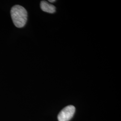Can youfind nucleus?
<instances>
[{"label": "nucleus", "mask_w": 121, "mask_h": 121, "mask_svg": "<svg viewBox=\"0 0 121 121\" xmlns=\"http://www.w3.org/2000/svg\"><path fill=\"white\" fill-rule=\"evenodd\" d=\"M48 1H49V2H55L56 0H48Z\"/></svg>", "instance_id": "4"}, {"label": "nucleus", "mask_w": 121, "mask_h": 121, "mask_svg": "<svg viewBox=\"0 0 121 121\" xmlns=\"http://www.w3.org/2000/svg\"><path fill=\"white\" fill-rule=\"evenodd\" d=\"M40 7L42 10L47 13H53L56 12L55 6L45 0H42L40 2Z\"/></svg>", "instance_id": "3"}, {"label": "nucleus", "mask_w": 121, "mask_h": 121, "mask_svg": "<svg viewBox=\"0 0 121 121\" xmlns=\"http://www.w3.org/2000/svg\"><path fill=\"white\" fill-rule=\"evenodd\" d=\"M75 108L73 105H68L63 108L59 113L57 118L59 121H69L73 116Z\"/></svg>", "instance_id": "2"}, {"label": "nucleus", "mask_w": 121, "mask_h": 121, "mask_svg": "<svg viewBox=\"0 0 121 121\" xmlns=\"http://www.w3.org/2000/svg\"><path fill=\"white\" fill-rule=\"evenodd\" d=\"M11 16L13 24L16 27L21 28L26 25L27 19V13L23 7L15 5L11 9Z\"/></svg>", "instance_id": "1"}]
</instances>
